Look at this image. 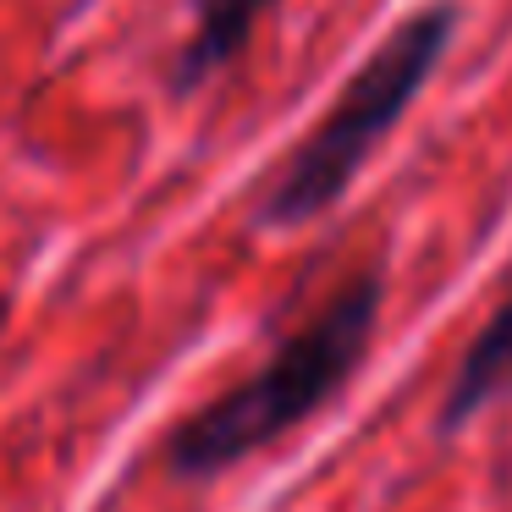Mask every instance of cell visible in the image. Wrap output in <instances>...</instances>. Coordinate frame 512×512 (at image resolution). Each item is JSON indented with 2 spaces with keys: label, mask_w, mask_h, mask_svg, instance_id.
Here are the masks:
<instances>
[{
  "label": "cell",
  "mask_w": 512,
  "mask_h": 512,
  "mask_svg": "<svg viewBox=\"0 0 512 512\" xmlns=\"http://www.w3.org/2000/svg\"><path fill=\"white\" fill-rule=\"evenodd\" d=\"M380 298L386 287L375 270L347 276L254 375L210 397L166 435V468L177 479H215L254 457L259 446L298 430L303 419H314L364 364L380 325Z\"/></svg>",
  "instance_id": "1"
},
{
  "label": "cell",
  "mask_w": 512,
  "mask_h": 512,
  "mask_svg": "<svg viewBox=\"0 0 512 512\" xmlns=\"http://www.w3.org/2000/svg\"><path fill=\"white\" fill-rule=\"evenodd\" d=\"M457 28V6L435 0L424 12H413L408 23H397L386 34V45L347 78V89L336 94V105L320 116L309 138L287 155V166L276 171L259 221L265 226H303L314 215H325L353 177L364 171V160L380 149V138L408 116V105L419 100V89L430 83L435 61L446 56Z\"/></svg>",
  "instance_id": "2"
},
{
  "label": "cell",
  "mask_w": 512,
  "mask_h": 512,
  "mask_svg": "<svg viewBox=\"0 0 512 512\" xmlns=\"http://www.w3.org/2000/svg\"><path fill=\"white\" fill-rule=\"evenodd\" d=\"M507 386H512V292L496 303V314H490V320L479 325V336L468 342L463 364H457V380H452V391H446L441 424L446 430L468 424L485 402H496Z\"/></svg>",
  "instance_id": "3"
},
{
  "label": "cell",
  "mask_w": 512,
  "mask_h": 512,
  "mask_svg": "<svg viewBox=\"0 0 512 512\" xmlns=\"http://www.w3.org/2000/svg\"><path fill=\"white\" fill-rule=\"evenodd\" d=\"M270 6H276V0H199V6H193V34H188V45H182L177 67H171V83H177V89H199L204 78H215V72L248 45L254 23Z\"/></svg>",
  "instance_id": "4"
}]
</instances>
